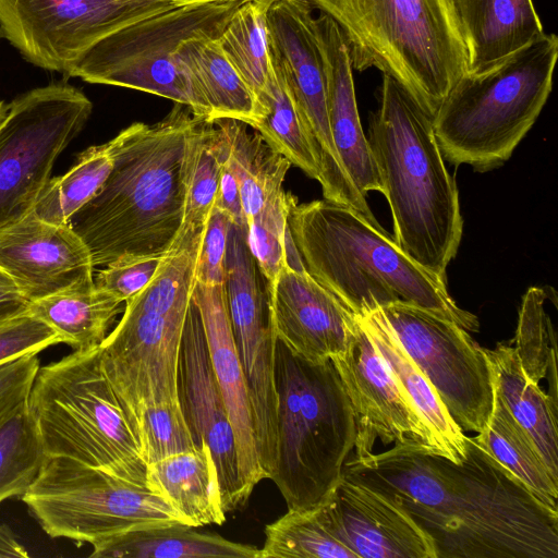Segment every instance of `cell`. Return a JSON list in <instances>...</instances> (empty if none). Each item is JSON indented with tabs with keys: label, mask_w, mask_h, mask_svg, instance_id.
Instances as JSON below:
<instances>
[{
	"label": "cell",
	"mask_w": 558,
	"mask_h": 558,
	"mask_svg": "<svg viewBox=\"0 0 558 558\" xmlns=\"http://www.w3.org/2000/svg\"><path fill=\"white\" fill-rule=\"evenodd\" d=\"M393 444L348 459L342 475L402 508L436 558H558V510L473 437L460 463L422 441Z\"/></svg>",
	"instance_id": "cell-1"
},
{
	"label": "cell",
	"mask_w": 558,
	"mask_h": 558,
	"mask_svg": "<svg viewBox=\"0 0 558 558\" xmlns=\"http://www.w3.org/2000/svg\"><path fill=\"white\" fill-rule=\"evenodd\" d=\"M199 119L174 102L161 121L132 123L108 142L109 174L68 221L94 267L165 255L172 246L183 222L189 140Z\"/></svg>",
	"instance_id": "cell-2"
},
{
	"label": "cell",
	"mask_w": 558,
	"mask_h": 558,
	"mask_svg": "<svg viewBox=\"0 0 558 558\" xmlns=\"http://www.w3.org/2000/svg\"><path fill=\"white\" fill-rule=\"evenodd\" d=\"M288 231L306 272L356 316L407 302L468 331L480 329L477 317L450 296L447 281L415 263L356 210L325 198L299 204L293 196Z\"/></svg>",
	"instance_id": "cell-3"
},
{
	"label": "cell",
	"mask_w": 558,
	"mask_h": 558,
	"mask_svg": "<svg viewBox=\"0 0 558 558\" xmlns=\"http://www.w3.org/2000/svg\"><path fill=\"white\" fill-rule=\"evenodd\" d=\"M368 143L390 207L396 243L446 281L463 232L458 187L437 143L433 114L385 74Z\"/></svg>",
	"instance_id": "cell-4"
},
{
	"label": "cell",
	"mask_w": 558,
	"mask_h": 558,
	"mask_svg": "<svg viewBox=\"0 0 558 558\" xmlns=\"http://www.w3.org/2000/svg\"><path fill=\"white\" fill-rule=\"evenodd\" d=\"M204 229L179 232L154 277L125 301L121 319L99 345L101 369L136 438L148 409L180 404L179 354Z\"/></svg>",
	"instance_id": "cell-5"
},
{
	"label": "cell",
	"mask_w": 558,
	"mask_h": 558,
	"mask_svg": "<svg viewBox=\"0 0 558 558\" xmlns=\"http://www.w3.org/2000/svg\"><path fill=\"white\" fill-rule=\"evenodd\" d=\"M339 27L352 69L396 80L433 116L468 73L452 0H308Z\"/></svg>",
	"instance_id": "cell-6"
},
{
	"label": "cell",
	"mask_w": 558,
	"mask_h": 558,
	"mask_svg": "<svg viewBox=\"0 0 558 558\" xmlns=\"http://www.w3.org/2000/svg\"><path fill=\"white\" fill-rule=\"evenodd\" d=\"M277 446L269 480L288 509L323 505L355 444L353 410L331 362H313L277 339Z\"/></svg>",
	"instance_id": "cell-7"
},
{
	"label": "cell",
	"mask_w": 558,
	"mask_h": 558,
	"mask_svg": "<svg viewBox=\"0 0 558 558\" xmlns=\"http://www.w3.org/2000/svg\"><path fill=\"white\" fill-rule=\"evenodd\" d=\"M557 59L558 38L544 33L489 71L459 78L433 116L444 158L477 171L504 165L546 104Z\"/></svg>",
	"instance_id": "cell-8"
},
{
	"label": "cell",
	"mask_w": 558,
	"mask_h": 558,
	"mask_svg": "<svg viewBox=\"0 0 558 558\" xmlns=\"http://www.w3.org/2000/svg\"><path fill=\"white\" fill-rule=\"evenodd\" d=\"M27 405L48 458L71 459L147 486V464L101 369L99 347L39 366Z\"/></svg>",
	"instance_id": "cell-9"
},
{
	"label": "cell",
	"mask_w": 558,
	"mask_h": 558,
	"mask_svg": "<svg viewBox=\"0 0 558 558\" xmlns=\"http://www.w3.org/2000/svg\"><path fill=\"white\" fill-rule=\"evenodd\" d=\"M244 1L193 3L128 25L92 46L65 76L165 97L209 122L210 108L182 71L177 52L190 38L219 37Z\"/></svg>",
	"instance_id": "cell-10"
},
{
	"label": "cell",
	"mask_w": 558,
	"mask_h": 558,
	"mask_svg": "<svg viewBox=\"0 0 558 558\" xmlns=\"http://www.w3.org/2000/svg\"><path fill=\"white\" fill-rule=\"evenodd\" d=\"M21 498L46 534L77 546L132 530L184 524L149 487L60 457L47 459Z\"/></svg>",
	"instance_id": "cell-11"
},
{
	"label": "cell",
	"mask_w": 558,
	"mask_h": 558,
	"mask_svg": "<svg viewBox=\"0 0 558 558\" xmlns=\"http://www.w3.org/2000/svg\"><path fill=\"white\" fill-rule=\"evenodd\" d=\"M90 100L62 83L9 104L0 125V233L31 214L52 167L92 113Z\"/></svg>",
	"instance_id": "cell-12"
},
{
	"label": "cell",
	"mask_w": 558,
	"mask_h": 558,
	"mask_svg": "<svg viewBox=\"0 0 558 558\" xmlns=\"http://www.w3.org/2000/svg\"><path fill=\"white\" fill-rule=\"evenodd\" d=\"M308 0H275L267 12L270 53L291 90L299 114L320 166L324 198L376 223L372 210L347 173L330 132L326 76Z\"/></svg>",
	"instance_id": "cell-13"
},
{
	"label": "cell",
	"mask_w": 558,
	"mask_h": 558,
	"mask_svg": "<svg viewBox=\"0 0 558 558\" xmlns=\"http://www.w3.org/2000/svg\"><path fill=\"white\" fill-rule=\"evenodd\" d=\"M381 311L456 424L464 433L482 432L494 397L483 348L463 327L432 310L395 302Z\"/></svg>",
	"instance_id": "cell-14"
},
{
	"label": "cell",
	"mask_w": 558,
	"mask_h": 558,
	"mask_svg": "<svg viewBox=\"0 0 558 558\" xmlns=\"http://www.w3.org/2000/svg\"><path fill=\"white\" fill-rule=\"evenodd\" d=\"M178 7L175 0H0V36L34 65L65 75L106 36Z\"/></svg>",
	"instance_id": "cell-15"
},
{
	"label": "cell",
	"mask_w": 558,
	"mask_h": 558,
	"mask_svg": "<svg viewBox=\"0 0 558 558\" xmlns=\"http://www.w3.org/2000/svg\"><path fill=\"white\" fill-rule=\"evenodd\" d=\"M262 279L254 265H233L227 270L225 292L252 407L258 463L264 478H270L277 446V337Z\"/></svg>",
	"instance_id": "cell-16"
},
{
	"label": "cell",
	"mask_w": 558,
	"mask_h": 558,
	"mask_svg": "<svg viewBox=\"0 0 558 558\" xmlns=\"http://www.w3.org/2000/svg\"><path fill=\"white\" fill-rule=\"evenodd\" d=\"M331 362L353 410L355 458L371 454L377 439L384 446L413 439L432 447L422 416L392 376L359 317L352 341Z\"/></svg>",
	"instance_id": "cell-17"
},
{
	"label": "cell",
	"mask_w": 558,
	"mask_h": 558,
	"mask_svg": "<svg viewBox=\"0 0 558 558\" xmlns=\"http://www.w3.org/2000/svg\"><path fill=\"white\" fill-rule=\"evenodd\" d=\"M182 412L197 447H209L226 512L245 506L239 477L235 439L207 350L202 319L193 300L189 306L178 364Z\"/></svg>",
	"instance_id": "cell-18"
},
{
	"label": "cell",
	"mask_w": 558,
	"mask_h": 558,
	"mask_svg": "<svg viewBox=\"0 0 558 558\" xmlns=\"http://www.w3.org/2000/svg\"><path fill=\"white\" fill-rule=\"evenodd\" d=\"M269 310L275 335L294 353L313 362H326L345 351L357 316L304 269L286 259L268 283Z\"/></svg>",
	"instance_id": "cell-19"
},
{
	"label": "cell",
	"mask_w": 558,
	"mask_h": 558,
	"mask_svg": "<svg viewBox=\"0 0 558 558\" xmlns=\"http://www.w3.org/2000/svg\"><path fill=\"white\" fill-rule=\"evenodd\" d=\"M0 269L31 301L94 284V264L69 225H53L32 211L0 233Z\"/></svg>",
	"instance_id": "cell-20"
},
{
	"label": "cell",
	"mask_w": 558,
	"mask_h": 558,
	"mask_svg": "<svg viewBox=\"0 0 558 558\" xmlns=\"http://www.w3.org/2000/svg\"><path fill=\"white\" fill-rule=\"evenodd\" d=\"M323 508L357 558H436L432 539L402 508L356 481L342 475Z\"/></svg>",
	"instance_id": "cell-21"
},
{
	"label": "cell",
	"mask_w": 558,
	"mask_h": 558,
	"mask_svg": "<svg viewBox=\"0 0 558 558\" xmlns=\"http://www.w3.org/2000/svg\"><path fill=\"white\" fill-rule=\"evenodd\" d=\"M205 337L210 364L233 428L239 477L247 501L262 480L252 407L245 375L230 323L223 284H205L196 280L192 293Z\"/></svg>",
	"instance_id": "cell-22"
},
{
	"label": "cell",
	"mask_w": 558,
	"mask_h": 558,
	"mask_svg": "<svg viewBox=\"0 0 558 558\" xmlns=\"http://www.w3.org/2000/svg\"><path fill=\"white\" fill-rule=\"evenodd\" d=\"M314 28L326 76L330 132L340 160L359 192H383L376 162L357 110L352 64L345 40L330 16L320 12Z\"/></svg>",
	"instance_id": "cell-23"
},
{
	"label": "cell",
	"mask_w": 558,
	"mask_h": 558,
	"mask_svg": "<svg viewBox=\"0 0 558 558\" xmlns=\"http://www.w3.org/2000/svg\"><path fill=\"white\" fill-rule=\"evenodd\" d=\"M452 4L471 74L489 71L544 34L532 0H452Z\"/></svg>",
	"instance_id": "cell-24"
},
{
	"label": "cell",
	"mask_w": 558,
	"mask_h": 558,
	"mask_svg": "<svg viewBox=\"0 0 558 558\" xmlns=\"http://www.w3.org/2000/svg\"><path fill=\"white\" fill-rule=\"evenodd\" d=\"M392 376L403 388L432 438V448L456 463L466 457L465 433L456 424L436 390L403 349L381 308L357 316Z\"/></svg>",
	"instance_id": "cell-25"
},
{
	"label": "cell",
	"mask_w": 558,
	"mask_h": 558,
	"mask_svg": "<svg viewBox=\"0 0 558 558\" xmlns=\"http://www.w3.org/2000/svg\"><path fill=\"white\" fill-rule=\"evenodd\" d=\"M147 486L184 524L198 527L226 521L217 468L204 444L148 464Z\"/></svg>",
	"instance_id": "cell-26"
},
{
	"label": "cell",
	"mask_w": 558,
	"mask_h": 558,
	"mask_svg": "<svg viewBox=\"0 0 558 558\" xmlns=\"http://www.w3.org/2000/svg\"><path fill=\"white\" fill-rule=\"evenodd\" d=\"M493 386L510 413L529 433L550 472L558 477V402L539 384L529 379L517 350L510 342L483 348Z\"/></svg>",
	"instance_id": "cell-27"
},
{
	"label": "cell",
	"mask_w": 558,
	"mask_h": 558,
	"mask_svg": "<svg viewBox=\"0 0 558 558\" xmlns=\"http://www.w3.org/2000/svg\"><path fill=\"white\" fill-rule=\"evenodd\" d=\"M178 62L210 108L209 122L238 119L254 126L265 114L250 86L223 52L218 37L196 36L184 41Z\"/></svg>",
	"instance_id": "cell-28"
},
{
	"label": "cell",
	"mask_w": 558,
	"mask_h": 558,
	"mask_svg": "<svg viewBox=\"0 0 558 558\" xmlns=\"http://www.w3.org/2000/svg\"><path fill=\"white\" fill-rule=\"evenodd\" d=\"M93 558H259L256 546L173 523L116 534L92 544Z\"/></svg>",
	"instance_id": "cell-29"
},
{
	"label": "cell",
	"mask_w": 558,
	"mask_h": 558,
	"mask_svg": "<svg viewBox=\"0 0 558 558\" xmlns=\"http://www.w3.org/2000/svg\"><path fill=\"white\" fill-rule=\"evenodd\" d=\"M226 148V161L240 187L246 223L272 194L281 191L291 162L248 123L231 118L211 121Z\"/></svg>",
	"instance_id": "cell-30"
},
{
	"label": "cell",
	"mask_w": 558,
	"mask_h": 558,
	"mask_svg": "<svg viewBox=\"0 0 558 558\" xmlns=\"http://www.w3.org/2000/svg\"><path fill=\"white\" fill-rule=\"evenodd\" d=\"M121 303L94 282L33 301L28 313L54 329L73 351H88L102 343Z\"/></svg>",
	"instance_id": "cell-31"
},
{
	"label": "cell",
	"mask_w": 558,
	"mask_h": 558,
	"mask_svg": "<svg viewBox=\"0 0 558 558\" xmlns=\"http://www.w3.org/2000/svg\"><path fill=\"white\" fill-rule=\"evenodd\" d=\"M493 391L490 415L474 440L539 499L557 509L558 477L550 472L534 440L510 413L494 386Z\"/></svg>",
	"instance_id": "cell-32"
},
{
	"label": "cell",
	"mask_w": 558,
	"mask_h": 558,
	"mask_svg": "<svg viewBox=\"0 0 558 558\" xmlns=\"http://www.w3.org/2000/svg\"><path fill=\"white\" fill-rule=\"evenodd\" d=\"M274 1L245 0L218 37L223 52L259 104L267 92L272 72L267 12Z\"/></svg>",
	"instance_id": "cell-33"
},
{
	"label": "cell",
	"mask_w": 558,
	"mask_h": 558,
	"mask_svg": "<svg viewBox=\"0 0 558 558\" xmlns=\"http://www.w3.org/2000/svg\"><path fill=\"white\" fill-rule=\"evenodd\" d=\"M259 550V558H357L328 521L323 505L288 509L266 525Z\"/></svg>",
	"instance_id": "cell-34"
},
{
	"label": "cell",
	"mask_w": 558,
	"mask_h": 558,
	"mask_svg": "<svg viewBox=\"0 0 558 558\" xmlns=\"http://www.w3.org/2000/svg\"><path fill=\"white\" fill-rule=\"evenodd\" d=\"M271 56V53H270ZM272 72L266 94L260 100L263 118L253 126L291 165L299 167L315 180L320 178V166L299 114L284 76L271 56Z\"/></svg>",
	"instance_id": "cell-35"
},
{
	"label": "cell",
	"mask_w": 558,
	"mask_h": 558,
	"mask_svg": "<svg viewBox=\"0 0 558 558\" xmlns=\"http://www.w3.org/2000/svg\"><path fill=\"white\" fill-rule=\"evenodd\" d=\"M47 459L26 400L0 417V504L25 494Z\"/></svg>",
	"instance_id": "cell-36"
},
{
	"label": "cell",
	"mask_w": 558,
	"mask_h": 558,
	"mask_svg": "<svg viewBox=\"0 0 558 558\" xmlns=\"http://www.w3.org/2000/svg\"><path fill=\"white\" fill-rule=\"evenodd\" d=\"M226 148L218 129L202 118L189 140L185 202L180 231L204 228L214 208Z\"/></svg>",
	"instance_id": "cell-37"
},
{
	"label": "cell",
	"mask_w": 558,
	"mask_h": 558,
	"mask_svg": "<svg viewBox=\"0 0 558 558\" xmlns=\"http://www.w3.org/2000/svg\"><path fill=\"white\" fill-rule=\"evenodd\" d=\"M111 166L108 142L88 147L66 173L50 178L34 206V215L49 223L68 225L100 189Z\"/></svg>",
	"instance_id": "cell-38"
},
{
	"label": "cell",
	"mask_w": 558,
	"mask_h": 558,
	"mask_svg": "<svg viewBox=\"0 0 558 558\" xmlns=\"http://www.w3.org/2000/svg\"><path fill=\"white\" fill-rule=\"evenodd\" d=\"M551 292L531 287L519 308L514 348L529 379L539 384L546 378L551 360L557 356L556 332L545 302ZM556 300V299H553Z\"/></svg>",
	"instance_id": "cell-39"
},
{
	"label": "cell",
	"mask_w": 558,
	"mask_h": 558,
	"mask_svg": "<svg viewBox=\"0 0 558 558\" xmlns=\"http://www.w3.org/2000/svg\"><path fill=\"white\" fill-rule=\"evenodd\" d=\"M293 195L272 194L246 223V242L259 271L272 282L286 259L288 216Z\"/></svg>",
	"instance_id": "cell-40"
},
{
	"label": "cell",
	"mask_w": 558,
	"mask_h": 558,
	"mask_svg": "<svg viewBox=\"0 0 558 558\" xmlns=\"http://www.w3.org/2000/svg\"><path fill=\"white\" fill-rule=\"evenodd\" d=\"M137 440L147 465L197 448L181 404L173 403L158 404L145 412Z\"/></svg>",
	"instance_id": "cell-41"
},
{
	"label": "cell",
	"mask_w": 558,
	"mask_h": 558,
	"mask_svg": "<svg viewBox=\"0 0 558 558\" xmlns=\"http://www.w3.org/2000/svg\"><path fill=\"white\" fill-rule=\"evenodd\" d=\"M61 342L54 329L24 313L0 324V365Z\"/></svg>",
	"instance_id": "cell-42"
},
{
	"label": "cell",
	"mask_w": 558,
	"mask_h": 558,
	"mask_svg": "<svg viewBox=\"0 0 558 558\" xmlns=\"http://www.w3.org/2000/svg\"><path fill=\"white\" fill-rule=\"evenodd\" d=\"M163 256H123L99 271L95 286L125 302L150 281Z\"/></svg>",
	"instance_id": "cell-43"
},
{
	"label": "cell",
	"mask_w": 558,
	"mask_h": 558,
	"mask_svg": "<svg viewBox=\"0 0 558 558\" xmlns=\"http://www.w3.org/2000/svg\"><path fill=\"white\" fill-rule=\"evenodd\" d=\"M230 218L213 208L205 225L196 265V280L205 284H223Z\"/></svg>",
	"instance_id": "cell-44"
},
{
	"label": "cell",
	"mask_w": 558,
	"mask_h": 558,
	"mask_svg": "<svg viewBox=\"0 0 558 558\" xmlns=\"http://www.w3.org/2000/svg\"><path fill=\"white\" fill-rule=\"evenodd\" d=\"M39 366L37 353L0 365V417L27 400Z\"/></svg>",
	"instance_id": "cell-45"
},
{
	"label": "cell",
	"mask_w": 558,
	"mask_h": 558,
	"mask_svg": "<svg viewBox=\"0 0 558 558\" xmlns=\"http://www.w3.org/2000/svg\"><path fill=\"white\" fill-rule=\"evenodd\" d=\"M214 207L223 211L233 225L246 226L239 183L226 159Z\"/></svg>",
	"instance_id": "cell-46"
},
{
	"label": "cell",
	"mask_w": 558,
	"mask_h": 558,
	"mask_svg": "<svg viewBox=\"0 0 558 558\" xmlns=\"http://www.w3.org/2000/svg\"><path fill=\"white\" fill-rule=\"evenodd\" d=\"M31 301L15 282L0 269V324L28 312Z\"/></svg>",
	"instance_id": "cell-47"
},
{
	"label": "cell",
	"mask_w": 558,
	"mask_h": 558,
	"mask_svg": "<svg viewBox=\"0 0 558 558\" xmlns=\"http://www.w3.org/2000/svg\"><path fill=\"white\" fill-rule=\"evenodd\" d=\"M26 558L28 553L7 524L0 525V558Z\"/></svg>",
	"instance_id": "cell-48"
},
{
	"label": "cell",
	"mask_w": 558,
	"mask_h": 558,
	"mask_svg": "<svg viewBox=\"0 0 558 558\" xmlns=\"http://www.w3.org/2000/svg\"><path fill=\"white\" fill-rule=\"evenodd\" d=\"M8 110H9V105H7L4 101L0 100V125L4 121Z\"/></svg>",
	"instance_id": "cell-49"
},
{
	"label": "cell",
	"mask_w": 558,
	"mask_h": 558,
	"mask_svg": "<svg viewBox=\"0 0 558 558\" xmlns=\"http://www.w3.org/2000/svg\"><path fill=\"white\" fill-rule=\"evenodd\" d=\"M182 5H189L193 3L214 2V1H226V0H175Z\"/></svg>",
	"instance_id": "cell-50"
}]
</instances>
